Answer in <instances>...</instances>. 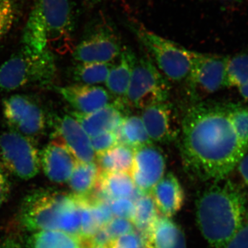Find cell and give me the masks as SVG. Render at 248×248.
Returning <instances> with one entry per match:
<instances>
[{
	"label": "cell",
	"mask_w": 248,
	"mask_h": 248,
	"mask_svg": "<svg viewBox=\"0 0 248 248\" xmlns=\"http://www.w3.org/2000/svg\"><path fill=\"white\" fill-rule=\"evenodd\" d=\"M52 50L36 52L23 46L0 67V90L14 91L32 84H46L55 78Z\"/></svg>",
	"instance_id": "6"
},
{
	"label": "cell",
	"mask_w": 248,
	"mask_h": 248,
	"mask_svg": "<svg viewBox=\"0 0 248 248\" xmlns=\"http://www.w3.org/2000/svg\"><path fill=\"white\" fill-rule=\"evenodd\" d=\"M225 248H248V223L230 241Z\"/></svg>",
	"instance_id": "34"
},
{
	"label": "cell",
	"mask_w": 248,
	"mask_h": 248,
	"mask_svg": "<svg viewBox=\"0 0 248 248\" xmlns=\"http://www.w3.org/2000/svg\"><path fill=\"white\" fill-rule=\"evenodd\" d=\"M58 91L76 112L80 113L94 112L111 103V96L107 90L95 85H71L59 88Z\"/></svg>",
	"instance_id": "17"
},
{
	"label": "cell",
	"mask_w": 248,
	"mask_h": 248,
	"mask_svg": "<svg viewBox=\"0 0 248 248\" xmlns=\"http://www.w3.org/2000/svg\"><path fill=\"white\" fill-rule=\"evenodd\" d=\"M53 141L66 147L79 162H93L96 159L91 138L73 116L65 115L58 121Z\"/></svg>",
	"instance_id": "14"
},
{
	"label": "cell",
	"mask_w": 248,
	"mask_h": 248,
	"mask_svg": "<svg viewBox=\"0 0 248 248\" xmlns=\"http://www.w3.org/2000/svg\"><path fill=\"white\" fill-rule=\"evenodd\" d=\"M75 24L70 0H35L23 31V46L36 52L66 53L73 48Z\"/></svg>",
	"instance_id": "3"
},
{
	"label": "cell",
	"mask_w": 248,
	"mask_h": 248,
	"mask_svg": "<svg viewBox=\"0 0 248 248\" xmlns=\"http://www.w3.org/2000/svg\"><path fill=\"white\" fill-rule=\"evenodd\" d=\"M143 242L141 236L135 231H133L112 240L108 248H141Z\"/></svg>",
	"instance_id": "33"
},
{
	"label": "cell",
	"mask_w": 248,
	"mask_h": 248,
	"mask_svg": "<svg viewBox=\"0 0 248 248\" xmlns=\"http://www.w3.org/2000/svg\"><path fill=\"white\" fill-rule=\"evenodd\" d=\"M239 91L241 97L244 98L246 102H248V81L244 85V86L239 88Z\"/></svg>",
	"instance_id": "38"
},
{
	"label": "cell",
	"mask_w": 248,
	"mask_h": 248,
	"mask_svg": "<svg viewBox=\"0 0 248 248\" xmlns=\"http://www.w3.org/2000/svg\"><path fill=\"white\" fill-rule=\"evenodd\" d=\"M112 63L79 62L73 69V78L81 84H104L107 81Z\"/></svg>",
	"instance_id": "27"
},
{
	"label": "cell",
	"mask_w": 248,
	"mask_h": 248,
	"mask_svg": "<svg viewBox=\"0 0 248 248\" xmlns=\"http://www.w3.org/2000/svg\"><path fill=\"white\" fill-rule=\"evenodd\" d=\"M0 248H22V246L16 240L7 239L0 244Z\"/></svg>",
	"instance_id": "37"
},
{
	"label": "cell",
	"mask_w": 248,
	"mask_h": 248,
	"mask_svg": "<svg viewBox=\"0 0 248 248\" xmlns=\"http://www.w3.org/2000/svg\"><path fill=\"white\" fill-rule=\"evenodd\" d=\"M115 132L119 144L130 147L134 150L153 143L140 116H124Z\"/></svg>",
	"instance_id": "22"
},
{
	"label": "cell",
	"mask_w": 248,
	"mask_h": 248,
	"mask_svg": "<svg viewBox=\"0 0 248 248\" xmlns=\"http://www.w3.org/2000/svg\"><path fill=\"white\" fill-rule=\"evenodd\" d=\"M124 47L115 24L106 15L99 14L89 24L73 55L79 62L111 63Z\"/></svg>",
	"instance_id": "7"
},
{
	"label": "cell",
	"mask_w": 248,
	"mask_h": 248,
	"mask_svg": "<svg viewBox=\"0 0 248 248\" xmlns=\"http://www.w3.org/2000/svg\"><path fill=\"white\" fill-rule=\"evenodd\" d=\"M91 144L96 156L108 151L118 143L115 131L107 132L91 138Z\"/></svg>",
	"instance_id": "30"
},
{
	"label": "cell",
	"mask_w": 248,
	"mask_h": 248,
	"mask_svg": "<svg viewBox=\"0 0 248 248\" xmlns=\"http://www.w3.org/2000/svg\"><path fill=\"white\" fill-rule=\"evenodd\" d=\"M76 236L60 231L35 232L28 238L25 248H81Z\"/></svg>",
	"instance_id": "25"
},
{
	"label": "cell",
	"mask_w": 248,
	"mask_h": 248,
	"mask_svg": "<svg viewBox=\"0 0 248 248\" xmlns=\"http://www.w3.org/2000/svg\"><path fill=\"white\" fill-rule=\"evenodd\" d=\"M77 162L69 150L55 141L47 145L40 156L41 166L45 175L57 184L68 182Z\"/></svg>",
	"instance_id": "16"
},
{
	"label": "cell",
	"mask_w": 248,
	"mask_h": 248,
	"mask_svg": "<svg viewBox=\"0 0 248 248\" xmlns=\"http://www.w3.org/2000/svg\"><path fill=\"white\" fill-rule=\"evenodd\" d=\"M170 90L169 80L146 54L137 58L125 96V104L143 110L150 106L166 102Z\"/></svg>",
	"instance_id": "8"
},
{
	"label": "cell",
	"mask_w": 248,
	"mask_h": 248,
	"mask_svg": "<svg viewBox=\"0 0 248 248\" xmlns=\"http://www.w3.org/2000/svg\"><path fill=\"white\" fill-rule=\"evenodd\" d=\"M248 81V54L241 53L232 58L228 57L225 71V87L239 89Z\"/></svg>",
	"instance_id": "28"
},
{
	"label": "cell",
	"mask_w": 248,
	"mask_h": 248,
	"mask_svg": "<svg viewBox=\"0 0 248 248\" xmlns=\"http://www.w3.org/2000/svg\"><path fill=\"white\" fill-rule=\"evenodd\" d=\"M10 193V183L0 166V206L4 203Z\"/></svg>",
	"instance_id": "35"
},
{
	"label": "cell",
	"mask_w": 248,
	"mask_h": 248,
	"mask_svg": "<svg viewBox=\"0 0 248 248\" xmlns=\"http://www.w3.org/2000/svg\"><path fill=\"white\" fill-rule=\"evenodd\" d=\"M141 118L152 142L170 143L181 133L175 110L170 103H159L143 109Z\"/></svg>",
	"instance_id": "13"
},
{
	"label": "cell",
	"mask_w": 248,
	"mask_h": 248,
	"mask_svg": "<svg viewBox=\"0 0 248 248\" xmlns=\"http://www.w3.org/2000/svg\"><path fill=\"white\" fill-rule=\"evenodd\" d=\"M240 177L246 185L248 186V152L240 160L239 164L236 166Z\"/></svg>",
	"instance_id": "36"
},
{
	"label": "cell",
	"mask_w": 248,
	"mask_h": 248,
	"mask_svg": "<svg viewBox=\"0 0 248 248\" xmlns=\"http://www.w3.org/2000/svg\"><path fill=\"white\" fill-rule=\"evenodd\" d=\"M228 57L193 51L192 66L186 81L190 97L198 102L205 94L225 87V71Z\"/></svg>",
	"instance_id": "10"
},
{
	"label": "cell",
	"mask_w": 248,
	"mask_h": 248,
	"mask_svg": "<svg viewBox=\"0 0 248 248\" xmlns=\"http://www.w3.org/2000/svg\"><path fill=\"white\" fill-rule=\"evenodd\" d=\"M165 170L166 158L157 146L151 143L135 150L130 174L140 193L151 194L165 175Z\"/></svg>",
	"instance_id": "12"
},
{
	"label": "cell",
	"mask_w": 248,
	"mask_h": 248,
	"mask_svg": "<svg viewBox=\"0 0 248 248\" xmlns=\"http://www.w3.org/2000/svg\"><path fill=\"white\" fill-rule=\"evenodd\" d=\"M180 134L187 174L204 182L223 180L248 152V107L195 102L184 114Z\"/></svg>",
	"instance_id": "1"
},
{
	"label": "cell",
	"mask_w": 248,
	"mask_h": 248,
	"mask_svg": "<svg viewBox=\"0 0 248 248\" xmlns=\"http://www.w3.org/2000/svg\"><path fill=\"white\" fill-rule=\"evenodd\" d=\"M196 218L210 247L226 248L248 223L244 191L228 179L214 182L196 201Z\"/></svg>",
	"instance_id": "2"
},
{
	"label": "cell",
	"mask_w": 248,
	"mask_h": 248,
	"mask_svg": "<svg viewBox=\"0 0 248 248\" xmlns=\"http://www.w3.org/2000/svg\"><path fill=\"white\" fill-rule=\"evenodd\" d=\"M105 227L112 240L135 231V227L130 220L120 217H113Z\"/></svg>",
	"instance_id": "32"
},
{
	"label": "cell",
	"mask_w": 248,
	"mask_h": 248,
	"mask_svg": "<svg viewBox=\"0 0 248 248\" xmlns=\"http://www.w3.org/2000/svg\"><path fill=\"white\" fill-rule=\"evenodd\" d=\"M135 150L117 144L108 151L96 156L97 165L102 171L130 173L133 166Z\"/></svg>",
	"instance_id": "26"
},
{
	"label": "cell",
	"mask_w": 248,
	"mask_h": 248,
	"mask_svg": "<svg viewBox=\"0 0 248 248\" xmlns=\"http://www.w3.org/2000/svg\"><path fill=\"white\" fill-rule=\"evenodd\" d=\"M133 201L135 208L131 222L143 241L159 217L158 210L151 194L140 193L138 190Z\"/></svg>",
	"instance_id": "24"
},
{
	"label": "cell",
	"mask_w": 248,
	"mask_h": 248,
	"mask_svg": "<svg viewBox=\"0 0 248 248\" xmlns=\"http://www.w3.org/2000/svg\"><path fill=\"white\" fill-rule=\"evenodd\" d=\"M0 155L4 167L19 179L29 180L40 172L38 150L29 137L10 130L0 136Z\"/></svg>",
	"instance_id": "9"
},
{
	"label": "cell",
	"mask_w": 248,
	"mask_h": 248,
	"mask_svg": "<svg viewBox=\"0 0 248 248\" xmlns=\"http://www.w3.org/2000/svg\"><path fill=\"white\" fill-rule=\"evenodd\" d=\"M115 64H112L105 84L111 97L115 98V101L127 106L125 96L137 57L131 49L124 46Z\"/></svg>",
	"instance_id": "19"
},
{
	"label": "cell",
	"mask_w": 248,
	"mask_h": 248,
	"mask_svg": "<svg viewBox=\"0 0 248 248\" xmlns=\"http://www.w3.org/2000/svg\"><path fill=\"white\" fill-rule=\"evenodd\" d=\"M143 242L147 248H187L182 228L164 216L158 217Z\"/></svg>",
	"instance_id": "20"
},
{
	"label": "cell",
	"mask_w": 248,
	"mask_h": 248,
	"mask_svg": "<svg viewBox=\"0 0 248 248\" xmlns=\"http://www.w3.org/2000/svg\"><path fill=\"white\" fill-rule=\"evenodd\" d=\"M19 11V0H0V40L14 27Z\"/></svg>",
	"instance_id": "29"
},
{
	"label": "cell",
	"mask_w": 248,
	"mask_h": 248,
	"mask_svg": "<svg viewBox=\"0 0 248 248\" xmlns=\"http://www.w3.org/2000/svg\"><path fill=\"white\" fill-rule=\"evenodd\" d=\"M20 221L33 232L60 231L81 240V198L59 191H35L23 201Z\"/></svg>",
	"instance_id": "4"
},
{
	"label": "cell",
	"mask_w": 248,
	"mask_h": 248,
	"mask_svg": "<svg viewBox=\"0 0 248 248\" xmlns=\"http://www.w3.org/2000/svg\"><path fill=\"white\" fill-rule=\"evenodd\" d=\"M125 104L114 101L105 107L90 112H71V115L80 124L90 138L100 134L115 131L124 117Z\"/></svg>",
	"instance_id": "15"
},
{
	"label": "cell",
	"mask_w": 248,
	"mask_h": 248,
	"mask_svg": "<svg viewBox=\"0 0 248 248\" xmlns=\"http://www.w3.org/2000/svg\"><path fill=\"white\" fill-rule=\"evenodd\" d=\"M81 248H88V247H84H84H83V246H82V247H81Z\"/></svg>",
	"instance_id": "41"
},
{
	"label": "cell",
	"mask_w": 248,
	"mask_h": 248,
	"mask_svg": "<svg viewBox=\"0 0 248 248\" xmlns=\"http://www.w3.org/2000/svg\"><path fill=\"white\" fill-rule=\"evenodd\" d=\"M97 187H99V197L110 201L118 199L133 200L138 192L128 172L102 171Z\"/></svg>",
	"instance_id": "21"
},
{
	"label": "cell",
	"mask_w": 248,
	"mask_h": 248,
	"mask_svg": "<svg viewBox=\"0 0 248 248\" xmlns=\"http://www.w3.org/2000/svg\"><path fill=\"white\" fill-rule=\"evenodd\" d=\"M111 212L114 217L126 218L131 221L135 204L132 199H118L108 200Z\"/></svg>",
	"instance_id": "31"
},
{
	"label": "cell",
	"mask_w": 248,
	"mask_h": 248,
	"mask_svg": "<svg viewBox=\"0 0 248 248\" xmlns=\"http://www.w3.org/2000/svg\"><path fill=\"white\" fill-rule=\"evenodd\" d=\"M3 114L12 130L29 138L40 135L45 128L43 111L24 96L16 94L5 99Z\"/></svg>",
	"instance_id": "11"
},
{
	"label": "cell",
	"mask_w": 248,
	"mask_h": 248,
	"mask_svg": "<svg viewBox=\"0 0 248 248\" xmlns=\"http://www.w3.org/2000/svg\"><path fill=\"white\" fill-rule=\"evenodd\" d=\"M88 248H109L108 246H100V245L90 244Z\"/></svg>",
	"instance_id": "39"
},
{
	"label": "cell",
	"mask_w": 248,
	"mask_h": 248,
	"mask_svg": "<svg viewBox=\"0 0 248 248\" xmlns=\"http://www.w3.org/2000/svg\"><path fill=\"white\" fill-rule=\"evenodd\" d=\"M93 2H101V1H105V0H91Z\"/></svg>",
	"instance_id": "40"
},
{
	"label": "cell",
	"mask_w": 248,
	"mask_h": 248,
	"mask_svg": "<svg viewBox=\"0 0 248 248\" xmlns=\"http://www.w3.org/2000/svg\"><path fill=\"white\" fill-rule=\"evenodd\" d=\"M100 173L99 166L94 161H78L68 182L73 193L81 197H89L97 187Z\"/></svg>",
	"instance_id": "23"
},
{
	"label": "cell",
	"mask_w": 248,
	"mask_h": 248,
	"mask_svg": "<svg viewBox=\"0 0 248 248\" xmlns=\"http://www.w3.org/2000/svg\"><path fill=\"white\" fill-rule=\"evenodd\" d=\"M151 195L161 216L169 218L181 210L185 200L184 189L172 172L161 178L153 187Z\"/></svg>",
	"instance_id": "18"
},
{
	"label": "cell",
	"mask_w": 248,
	"mask_h": 248,
	"mask_svg": "<svg viewBox=\"0 0 248 248\" xmlns=\"http://www.w3.org/2000/svg\"><path fill=\"white\" fill-rule=\"evenodd\" d=\"M127 27L148 50L158 69L169 81H186L192 66L193 51L158 35L134 19L127 22Z\"/></svg>",
	"instance_id": "5"
}]
</instances>
